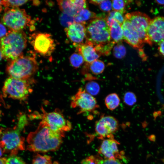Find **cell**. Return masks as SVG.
I'll return each mask as SVG.
<instances>
[{"instance_id":"45","label":"cell","mask_w":164,"mask_h":164,"mask_svg":"<svg viewBox=\"0 0 164 164\" xmlns=\"http://www.w3.org/2000/svg\"><path fill=\"white\" fill-rule=\"evenodd\" d=\"M3 58L2 55V53L0 50V61L2 60V58Z\"/></svg>"},{"instance_id":"35","label":"cell","mask_w":164,"mask_h":164,"mask_svg":"<svg viewBox=\"0 0 164 164\" xmlns=\"http://www.w3.org/2000/svg\"><path fill=\"white\" fill-rule=\"evenodd\" d=\"M123 13L120 12L114 11L113 15V19L121 25H122L125 20V17L123 15Z\"/></svg>"},{"instance_id":"40","label":"cell","mask_w":164,"mask_h":164,"mask_svg":"<svg viewBox=\"0 0 164 164\" xmlns=\"http://www.w3.org/2000/svg\"><path fill=\"white\" fill-rule=\"evenodd\" d=\"M103 1V0H91L90 2L95 5H99Z\"/></svg>"},{"instance_id":"22","label":"cell","mask_w":164,"mask_h":164,"mask_svg":"<svg viewBox=\"0 0 164 164\" xmlns=\"http://www.w3.org/2000/svg\"><path fill=\"white\" fill-rule=\"evenodd\" d=\"M89 67L93 74L97 75L103 72L105 68V65L102 61L97 59L89 64Z\"/></svg>"},{"instance_id":"24","label":"cell","mask_w":164,"mask_h":164,"mask_svg":"<svg viewBox=\"0 0 164 164\" xmlns=\"http://www.w3.org/2000/svg\"><path fill=\"white\" fill-rule=\"evenodd\" d=\"M69 59L72 66L76 68L80 67L84 61L82 56L78 53L72 54L70 57Z\"/></svg>"},{"instance_id":"31","label":"cell","mask_w":164,"mask_h":164,"mask_svg":"<svg viewBox=\"0 0 164 164\" xmlns=\"http://www.w3.org/2000/svg\"><path fill=\"white\" fill-rule=\"evenodd\" d=\"M100 9L104 12H108L112 9V2L110 0H103L99 5Z\"/></svg>"},{"instance_id":"42","label":"cell","mask_w":164,"mask_h":164,"mask_svg":"<svg viewBox=\"0 0 164 164\" xmlns=\"http://www.w3.org/2000/svg\"><path fill=\"white\" fill-rule=\"evenodd\" d=\"M156 2L159 5H164V0H156Z\"/></svg>"},{"instance_id":"41","label":"cell","mask_w":164,"mask_h":164,"mask_svg":"<svg viewBox=\"0 0 164 164\" xmlns=\"http://www.w3.org/2000/svg\"><path fill=\"white\" fill-rule=\"evenodd\" d=\"M0 164H7V159L5 157L0 158Z\"/></svg>"},{"instance_id":"32","label":"cell","mask_w":164,"mask_h":164,"mask_svg":"<svg viewBox=\"0 0 164 164\" xmlns=\"http://www.w3.org/2000/svg\"><path fill=\"white\" fill-rule=\"evenodd\" d=\"M7 159V164H27L16 155H10Z\"/></svg>"},{"instance_id":"27","label":"cell","mask_w":164,"mask_h":164,"mask_svg":"<svg viewBox=\"0 0 164 164\" xmlns=\"http://www.w3.org/2000/svg\"><path fill=\"white\" fill-rule=\"evenodd\" d=\"M130 2V1L127 0H113L112 1V9L114 11H119L124 13L125 12V7Z\"/></svg>"},{"instance_id":"33","label":"cell","mask_w":164,"mask_h":164,"mask_svg":"<svg viewBox=\"0 0 164 164\" xmlns=\"http://www.w3.org/2000/svg\"><path fill=\"white\" fill-rule=\"evenodd\" d=\"M97 164H122V163L118 159H103L97 157Z\"/></svg>"},{"instance_id":"39","label":"cell","mask_w":164,"mask_h":164,"mask_svg":"<svg viewBox=\"0 0 164 164\" xmlns=\"http://www.w3.org/2000/svg\"><path fill=\"white\" fill-rule=\"evenodd\" d=\"M158 49L160 53L164 56V40L159 43Z\"/></svg>"},{"instance_id":"20","label":"cell","mask_w":164,"mask_h":164,"mask_svg":"<svg viewBox=\"0 0 164 164\" xmlns=\"http://www.w3.org/2000/svg\"><path fill=\"white\" fill-rule=\"evenodd\" d=\"M96 14L85 9H82L74 17L75 22L81 23L85 25L86 21L90 19L92 20L97 18Z\"/></svg>"},{"instance_id":"15","label":"cell","mask_w":164,"mask_h":164,"mask_svg":"<svg viewBox=\"0 0 164 164\" xmlns=\"http://www.w3.org/2000/svg\"><path fill=\"white\" fill-rule=\"evenodd\" d=\"M121 28L123 30V39L126 42L135 49H139L143 47L144 43L139 37L129 21L125 18L121 25Z\"/></svg>"},{"instance_id":"12","label":"cell","mask_w":164,"mask_h":164,"mask_svg":"<svg viewBox=\"0 0 164 164\" xmlns=\"http://www.w3.org/2000/svg\"><path fill=\"white\" fill-rule=\"evenodd\" d=\"M118 127V122L115 118L110 115L103 116L96 121L95 129L99 138H113V134Z\"/></svg>"},{"instance_id":"30","label":"cell","mask_w":164,"mask_h":164,"mask_svg":"<svg viewBox=\"0 0 164 164\" xmlns=\"http://www.w3.org/2000/svg\"><path fill=\"white\" fill-rule=\"evenodd\" d=\"M60 19L61 24L67 27L75 22L74 17L64 13L61 15Z\"/></svg>"},{"instance_id":"4","label":"cell","mask_w":164,"mask_h":164,"mask_svg":"<svg viewBox=\"0 0 164 164\" xmlns=\"http://www.w3.org/2000/svg\"><path fill=\"white\" fill-rule=\"evenodd\" d=\"M110 27L106 19L97 17L90 21L86 27V40L94 46L106 44L111 40Z\"/></svg>"},{"instance_id":"26","label":"cell","mask_w":164,"mask_h":164,"mask_svg":"<svg viewBox=\"0 0 164 164\" xmlns=\"http://www.w3.org/2000/svg\"><path fill=\"white\" fill-rule=\"evenodd\" d=\"M113 53L114 56L118 59H121L125 56L126 53V49L121 41L117 43L113 49Z\"/></svg>"},{"instance_id":"14","label":"cell","mask_w":164,"mask_h":164,"mask_svg":"<svg viewBox=\"0 0 164 164\" xmlns=\"http://www.w3.org/2000/svg\"><path fill=\"white\" fill-rule=\"evenodd\" d=\"M147 33L152 43H159L164 40V17L159 16L152 19L148 26Z\"/></svg>"},{"instance_id":"21","label":"cell","mask_w":164,"mask_h":164,"mask_svg":"<svg viewBox=\"0 0 164 164\" xmlns=\"http://www.w3.org/2000/svg\"><path fill=\"white\" fill-rule=\"evenodd\" d=\"M120 99L118 95L115 93H113L107 96L105 99L106 107L109 110L113 111L119 106Z\"/></svg>"},{"instance_id":"8","label":"cell","mask_w":164,"mask_h":164,"mask_svg":"<svg viewBox=\"0 0 164 164\" xmlns=\"http://www.w3.org/2000/svg\"><path fill=\"white\" fill-rule=\"evenodd\" d=\"M42 113L33 114V117L42 119L52 130L60 132L68 131L71 128L70 122L66 119L60 111L47 112L43 108H41Z\"/></svg>"},{"instance_id":"44","label":"cell","mask_w":164,"mask_h":164,"mask_svg":"<svg viewBox=\"0 0 164 164\" xmlns=\"http://www.w3.org/2000/svg\"><path fill=\"white\" fill-rule=\"evenodd\" d=\"M3 152V150L2 148L0 146V158L2 156Z\"/></svg>"},{"instance_id":"6","label":"cell","mask_w":164,"mask_h":164,"mask_svg":"<svg viewBox=\"0 0 164 164\" xmlns=\"http://www.w3.org/2000/svg\"><path fill=\"white\" fill-rule=\"evenodd\" d=\"M28 79L9 77L4 82L2 91L4 96L20 100H26L32 90Z\"/></svg>"},{"instance_id":"19","label":"cell","mask_w":164,"mask_h":164,"mask_svg":"<svg viewBox=\"0 0 164 164\" xmlns=\"http://www.w3.org/2000/svg\"><path fill=\"white\" fill-rule=\"evenodd\" d=\"M110 28L111 40L115 43L122 41L123 39V33L121 25L114 20Z\"/></svg>"},{"instance_id":"3","label":"cell","mask_w":164,"mask_h":164,"mask_svg":"<svg viewBox=\"0 0 164 164\" xmlns=\"http://www.w3.org/2000/svg\"><path fill=\"white\" fill-rule=\"evenodd\" d=\"M38 68L35 57L23 55L9 61L6 71L10 77L27 80L34 74Z\"/></svg>"},{"instance_id":"28","label":"cell","mask_w":164,"mask_h":164,"mask_svg":"<svg viewBox=\"0 0 164 164\" xmlns=\"http://www.w3.org/2000/svg\"><path fill=\"white\" fill-rule=\"evenodd\" d=\"M28 0H2L3 6L5 8H17L24 5Z\"/></svg>"},{"instance_id":"11","label":"cell","mask_w":164,"mask_h":164,"mask_svg":"<svg viewBox=\"0 0 164 164\" xmlns=\"http://www.w3.org/2000/svg\"><path fill=\"white\" fill-rule=\"evenodd\" d=\"M70 105L72 108H78L79 114L94 112L99 107L95 98L82 88L72 97Z\"/></svg>"},{"instance_id":"1","label":"cell","mask_w":164,"mask_h":164,"mask_svg":"<svg viewBox=\"0 0 164 164\" xmlns=\"http://www.w3.org/2000/svg\"><path fill=\"white\" fill-rule=\"evenodd\" d=\"M64 136V132L52 130L41 121L36 129L28 134L27 149L44 152L56 150L62 144Z\"/></svg>"},{"instance_id":"34","label":"cell","mask_w":164,"mask_h":164,"mask_svg":"<svg viewBox=\"0 0 164 164\" xmlns=\"http://www.w3.org/2000/svg\"><path fill=\"white\" fill-rule=\"evenodd\" d=\"M27 124V118L25 114H21L18 117L17 126L22 130Z\"/></svg>"},{"instance_id":"36","label":"cell","mask_w":164,"mask_h":164,"mask_svg":"<svg viewBox=\"0 0 164 164\" xmlns=\"http://www.w3.org/2000/svg\"><path fill=\"white\" fill-rule=\"evenodd\" d=\"M97 158L96 156L91 155L84 159L81 162L84 164H97Z\"/></svg>"},{"instance_id":"37","label":"cell","mask_w":164,"mask_h":164,"mask_svg":"<svg viewBox=\"0 0 164 164\" xmlns=\"http://www.w3.org/2000/svg\"><path fill=\"white\" fill-rule=\"evenodd\" d=\"M7 33L5 26L2 23L0 22V39L5 36Z\"/></svg>"},{"instance_id":"2","label":"cell","mask_w":164,"mask_h":164,"mask_svg":"<svg viewBox=\"0 0 164 164\" xmlns=\"http://www.w3.org/2000/svg\"><path fill=\"white\" fill-rule=\"evenodd\" d=\"M27 42L26 36L23 30H9L0 39V50L3 58L10 61L23 55Z\"/></svg>"},{"instance_id":"23","label":"cell","mask_w":164,"mask_h":164,"mask_svg":"<svg viewBox=\"0 0 164 164\" xmlns=\"http://www.w3.org/2000/svg\"><path fill=\"white\" fill-rule=\"evenodd\" d=\"M32 164H58L56 162H52L50 156L37 154L33 158Z\"/></svg>"},{"instance_id":"29","label":"cell","mask_w":164,"mask_h":164,"mask_svg":"<svg viewBox=\"0 0 164 164\" xmlns=\"http://www.w3.org/2000/svg\"><path fill=\"white\" fill-rule=\"evenodd\" d=\"M123 99L125 104L130 106L134 105L137 101L136 97L135 94L130 91L125 93Z\"/></svg>"},{"instance_id":"13","label":"cell","mask_w":164,"mask_h":164,"mask_svg":"<svg viewBox=\"0 0 164 164\" xmlns=\"http://www.w3.org/2000/svg\"><path fill=\"white\" fill-rule=\"evenodd\" d=\"M119 143L114 138L104 139L98 149V153L104 159H122L124 153L119 152L118 145Z\"/></svg>"},{"instance_id":"25","label":"cell","mask_w":164,"mask_h":164,"mask_svg":"<svg viewBox=\"0 0 164 164\" xmlns=\"http://www.w3.org/2000/svg\"><path fill=\"white\" fill-rule=\"evenodd\" d=\"M85 91L91 95H95L98 94L100 90L98 84L94 81H91L87 82L85 86Z\"/></svg>"},{"instance_id":"17","label":"cell","mask_w":164,"mask_h":164,"mask_svg":"<svg viewBox=\"0 0 164 164\" xmlns=\"http://www.w3.org/2000/svg\"><path fill=\"white\" fill-rule=\"evenodd\" d=\"M57 2L60 9L63 13L74 17L82 9L87 7L85 0H58Z\"/></svg>"},{"instance_id":"38","label":"cell","mask_w":164,"mask_h":164,"mask_svg":"<svg viewBox=\"0 0 164 164\" xmlns=\"http://www.w3.org/2000/svg\"><path fill=\"white\" fill-rule=\"evenodd\" d=\"M138 53L139 56L143 60H146L147 58V56L145 54L142 48L138 49Z\"/></svg>"},{"instance_id":"5","label":"cell","mask_w":164,"mask_h":164,"mask_svg":"<svg viewBox=\"0 0 164 164\" xmlns=\"http://www.w3.org/2000/svg\"><path fill=\"white\" fill-rule=\"evenodd\" d=\"M21 130L17 126L3 131L0 129V146L3 153L16 155L19 151L25 149V138L20 134Z\"/></svg>"},{"instance_id":"46","label":"cell","mask_w":164,"mask_h":164,"mask_svg":"<svg viewBox=\"0 0 164 164\" xmlns=\"http://www.w3.org/2000/svg\"><path fill=\"white\" fill-rule=\"evenodd\" d=\"M1 111L0 110V115H1Z\"/></svg>"},{"instance_id":"7","label":"cell","mask_w":164,"mask_h":164,"mask_svg":"<svg viewBox=\"0 0 164 164\" xmlns=\"http://www.w3.org/2000/svg\"><path fill=\"white\" fill-rule=\"evenodd\" d=\"M31 17L25 10L19 8H5L2 18V23L9 30H22L28 26Z\"/></svg>"},{"instance_id":"9","label":"cell","mask_w":164,"mask_h":164,"mask_svg":"<svg viewBox=\"0 0 164 164\" xmlns=\"http://www.w3.org/2000/svg\"><path fill=\"white\" fill-rule=\"evenodd\" d=\"M29 41L34 50L43 56H50L55 49L56 45L54 40L48 33H34L30 36Z\"/></svg>"},{"instance_id":"18","label":"cell","mask_w":164,"mask_h":164,"mask_svg":"<svg viewBox=\"0 0 164 164\" xmlns=\"http://www.w3.org/2000/svg\"><path fill=\"white\" fill-rule=\"evenodd\" d=\"M74 46H76L77 52L81 55L87 63H91L100 56L96 52L94 45L87 41Z\"/></svg>"},{"instance_id":"43","label":"cell","mask_w":164,"mask_h":164,"mask_svg":"<svg viewBox=\"0 0 164 164\" xmlns=\"http://www.w3.org/2000/svg\"><path fill=\"white\" fill-rule=\"evenodd\" d=\"M3 6L2 0H0V14L3 10Z\"/></svg>"},{"instance_id":"16","label":"cell","mask_w":164,"mask_h":164,"mask_svg":"<svg viewBox=\"0 0 164 164\" xmlns=\"http://www.w3.org/2000/svg\"><path fill=\"white\" fill-rule=\"evenodd\" d=\"M64 30L67 37L73 43L74 46L83 43L86 39V27L83 24L74 22Z\"/></svg>"},{"instance_id":"10","label":"cell","mask_w":164,"mask_h":164,"mask_svg":"<svg viewBox=\"0 0 164 164\" xmlns=\"http://www.w3.org/2000/svg\"><path fill=\"white\" fill-rule=\"evenodd\" d=\"M125 18L129 21L142 41L152 46L153 43L147 33L148 26L152 20L149 17L144 13L137 11L128 13Z\"/></svg>"}]
</instances>
